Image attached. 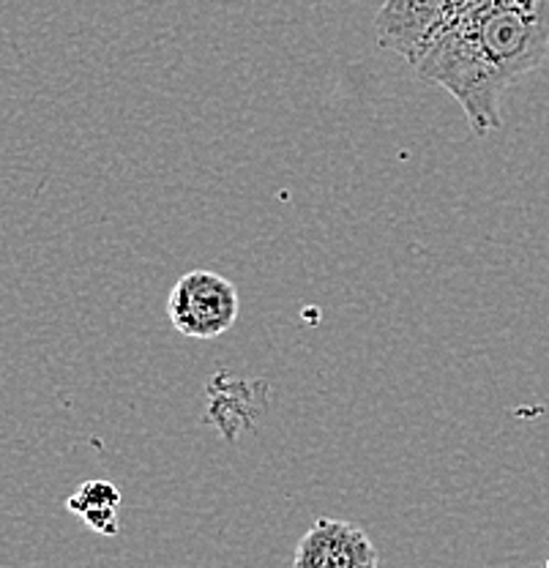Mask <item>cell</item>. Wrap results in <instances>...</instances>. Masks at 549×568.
I'll use <instances>...</instances> for the list:
<instances>
[{
  "label": "cell",
  "instance_id": "6da1fadb",
  "mask_svg": "<svg viewBox=\"0 0 549 568\" xmlns=\"http://www.w3.org/2000/svg\"><path fill=\"white\" fill-rule=\"evenodd\" d=\"M549 0H474L454 17L413 69L462 106L470 132L504 126L506 88L545 63Z\"/></svg>",
  "mask_w": 549,
  "mask_h": 568
},
{
  "label": "cell",
  "instance_id": "7a4b0ae2",
  "mask_svg": "<svg viewBox=\"0 0 549 568\" xmlns=\"http://www.w3.org/2000/svg\"><path fill=\"white\" fill-rule=\"evenodd\" d=\"M173 328L189 339H216L241 315L238 290L214 271H189L173 284L167 298Z\"/></svg>",
  "mask_w": 549,
  "mask_h": 568
},
{
  "label": "cell",
  "instance_id": "3957f363",
  "mask_svg": "<svg viewBox=\"0 0 549 568\" xmlns=\"http://www.w3.org/2000/svg\"><path fill=\"white\" fill-rule=\"evenodd\" d=\"M474 0H383L375 14V36L383 50L416 63L454 17Z\"/></svg>",
  "mask_w": 549,
  "mask_h": 568
},
{
  "label": "cell",
  "instance_id": "277c9868",
  "mask_svg": "<svg viewBox=\"0 0 549 568\" xmlns=\"http://www.w3.org/2000/svg\"><path fill=\"white\" fill-rule=\"evenodd\" d=\"M293 568H377V547L358 525L323 517L301 536Z\"/></svg>",
  "mask_w": 549,
  "mask_h": 568
},
{
  "label": "cell",
  "instance_id": "5b68a950",
  "mask_svg": "<svg viewBox=\"0 0 549 568\" xmlns=\"http://www.w3.org/2000/svg\"><path fill=\"white\" fill-rule=\"evenodd\" d=\"M67 508L72 514H80V517L93 511V508H121V493H118L115 484L96 478V481L82 484L67 500Z\"/></svg>",
  "mask_w": 549,
  "mask_h": 568
},
{
  "label": "cell",
  "instance_id": "8992f818",
  "mask_svg": "<svg viewBox=\"0 0 549 568\" xmlns=\"http://www.w3.org/2000/svg\"><path fill=\"white\" fill-rule=\"evenodd\" d=\"M82 519L88 528L102 532V536H118V508H93V511L82 514Z\"/></svg>",
  "mask_w": 549,
  "mask_h": 568
},
{
  "label": "cell",
  "instance_id": "52a82bcc",
  "mask_svg": "<svg viewBox=\"0 0 549 568\" xmlns=\"http://www.w3.org/2000/svg\"><path fill=\"white\" fill-rule=\"evenodd\" d=\"M545 568H549V560H547V566H545Z\"/></svg>",
  "mask_w": 549,
  "mask_h": 568
}]
</instances>
